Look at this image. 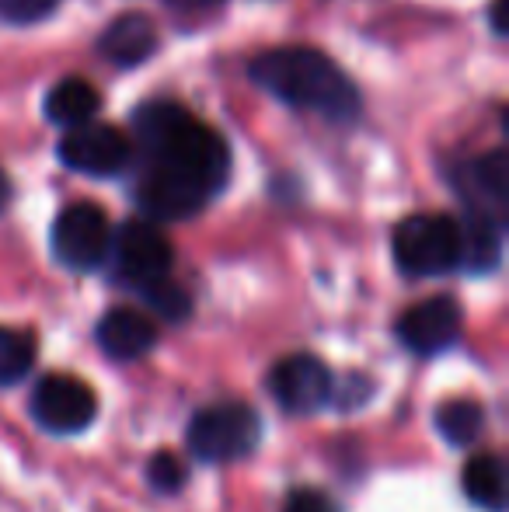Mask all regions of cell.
Instances as JSON below:
<instances>
[{"mask_svg": "<svg viewBox=\"0 0 509 512\" xmlns=\"http://www.w3.org/2000/svg\"><path fill=\"white\" fill-rule=\"evenodd\" d=\"M140 147L136 203L150 220H185L199 213L227 182L231 154L217 129L178 102H147L133 112Z\"/></svg>", "mask_w": 509, "mask_h": 512, "instance_id": "6da1fadb", "label": "cell"}, {"mask_svg": "<svg viewBox=\"0 0 509 512\" xmlns=\"http://www.w3.org/2000/svg\"><path fill=\"white\" fill-rule=\"evenodd\" d=\"M248 77L283 105L300 112H318L332 122H349L360 115V91L353 77L321 49L279 46L255 56Z\"/></svg>", "mask_w": 509, "mask_h": 512, "instance_id": "7a4b0ae2", "label": "cell"}, {"mask_svg": "<svg viewBox=\"0 0 509 512\" xmlns=\"http://www.w3.org/2000/svg\"><path fill=\"white\" fill-rule=\"evenodd\" d=\"M394 262L405 276H443L461 269V223L447 213H415L394 227Z\"/></svg>", "mask_w": 509, "mask_h": 512, "instance_id": "3957f363", "label": "cell"}, {"mask_svg": "<svg viewBox=\"0 0 509 512\" xmlns=\"http://www.w3.org/2000/svg\"><path fill=\"white\" fill-rule=\"evenodd\" d=\"M262 422L241 401H224L196 411L189 422V450L206 464H231L255 453Z\"/></svg>", "mask_w": 509, "mask_h": 512, "instance_id": "277c9868", "label": "cell"}, {"mask_svg": "<svg viewBox=\"0 0 509 512\" xmlns=\"http://www.w3.org/2000/svg\"><path fill=\"white\" fill-rule=\"evenodd\" d=\"M112 251V223L91 203L67 206L53 223V255L74 272H95Z\"/></svg>", "mask_w": 509, "mask_h": 512, "instance_id": "5b68a950", "label": "cell"}, {"mask_svg": "<svg viewBox=\"0 0 509 512\" xmlns=\"http://www.w3.org/2000/svg\"><path fill=\"white\" fill-rule=\"evenodd\" d=\"M60 161L67 164L77 175L91 178H112L123 175L133 164V140L116 126H105V122H84L63 133L60 140Z\"/></svg>", "mask_w": 509, "mask_h": 512, "instance_id": "8992f818", "label": "cell"}, {"mask_svg": "<svg viewBox=\"0 0 509 512\" xmlns=\"http://www.w3.org/2000/svg\"><path fill=\"white\" fill-rule=\"evenodd\" d=\"M98 415V398L84 380L70 373H49L32 391V418L56 436H77Z\"/></svg>", "mask_w": 509, "mask_h": 512, "instance_id": "52a82bcc", "label": "cell"}, {"mask_svg": "<svg viewBox=\"0 0 509 512\" xmlns=\"http://www.w3.org/2000/svg\"><path fill=\"white\" fill-rule=\"evenodd\" d=\"M112 255H116L119 276H123L136 293L161 283V279H168L171 262H175L171 241L150 220L123 223L119 234L112 237Z\"/></svg>", "mask_w": 509, "mask_h": 512, "instance_id": "ba28073f", "label": "cell"}, {"mask_svg": "<svg viewBox=\"0 0 509 512\" xmlns=\"http://www.w3.org/2000/svg\"><path fill=\"white\" fill-rule=\"evenodd\" d=\"M332 384L335 380L328 366L307 352L279 359L269 373V394L290 415H311V411L325 408L332 398Z\"/></svg>", "mask_w": 509, "mask_h": 512, "instance_id": "9c48e42d", "label": "cell"}, {"mask_svg": "<svg viewBox=\"0 0 509 512\" xmlns=\"http://www.w3.org/2000/svg\"><path fill=\"white\" fill-rule=\"evenodd\" d=\"M464 310L454 297L440 293V297H429L422 304L408 307L398 317L394 331H398L401 345L412 349L415 356H436V352L450 349V345L461 338Z\"/></svg>", "mask_w": 509, "mask_h": 512, "instance_id": "30bf717a", "label": "cell"}, {"mask_svg": "<svg viewBox=\"0 0 509 512\" xmlns=\"http://www.w3.org/2000/svg\"><path fill=\"white\" fill-rule=\"evenodd\" d=\"M506 154L503 150H489V154L475 157L468 168L461 171V196L468 203V213H482L492 220L506 223Z\"/></svg>", "mask_w": 509, "mask_h": 512, "instance_id": "8fae6325", "label": "cell"}, {"mask_svg": "<svg viewBox=\"0 0 509 512\" xmlns=\"http://www.w3.org/2000/svg\"><path fill=\"white\" fill-rule=\"evenodd\" d=\"M98 345H102L105 356L129 363V359L147 356L157 345V324L150 314L133 307H116L98 321Z\"/></svg>", "mask_w": 509, "mask_h": 512, "instance_id": "7c38bea8", "label": "cell"}, {"mask_svg": "<svg viewBox=\"0 0 509 512\" xmlns=\"http://www.w3.org/2000/svg\"><path fill=\"white\" fill-rule=\"evenodd\" d=\"M98 53L123 70L140 67L143 60H150V56L157 53L154 21L140 11L119 14L116 21H109V28H105L102 39H98Z\"/></svg>", "mask_w": 509, "mask_h": 512, "instance_id": "4fadbf2b", "label": "cell"}, {"mask_svg": "<svg viewBox=\"0 0 509 512\" xmlns=\"http://www.w3.org/2000/svg\"><path fill=\"white\" fill-rule=\"evenodd\" d=\"M46 119L53 126H63V129H74V126H84L91 122L98 112H102V95L91 81L84 77H63L60 84H53L46 95Z\"/></svg>", "mask_w": 509, "mask_h": 512, "instance_id": "5bb4252c", "label": "cell"}, {"mask_svg": "<svg viewBox=\"0 0 509 512\" xmlns=\"http://www.w3.org/2000/svg\"><path fill=\"white\" fill-rule=\"evenodd\" d=\"M461 223V269L492 272L503 258V223L482 213H464Z\"/></svg>", "mask_w": 509, "mask_h": 512, "instance_id": "9a60e30c", "label": "cell"}, {"mask_svg": "<svg viewBox=\"0 0 509 512\" xmlns=\"http://www.w3.org/2000/svg\"><path fill=\"white\" fill-rule=\"evenodd\" d=\"M464 492L485 512H506V467L499 453H478L464 467Z\"/></svg>", "mask_w": 509, "mask_h": 512, "instance_id": "2e32d148", "label": "cell"}, {"mask_svg": "<svg viewBox=\"0 0 509 512\" xmlns=\"http://www.w3.org/2000/svg\"><path fill=\"white\" fill-rule=\"evenodd\" d=\"M436 429H440V436L447 439L450 446H468L482 436L485 408L468 398L443 401V405L436 408Z\"/></svg>", "mask_w": 509, "mask_h": 512, "instance_id": "e0dca14e", "label": "cell"}, {"mask_svg": "<svg viewBox=\"0 0 509 512\" xmlns=\"http://www.w3.org/2000/svg\"><path fill=\"white\" fill-rule=\"evenodd\" d=\"M35 363V342L28 331H14L0 324V387L18 384Z\"/></svg>", "mask_w": 509, "mask_h": 512, "instance_id": "ac0fdd59", "label": "cell"}, {"mask_svg": "<svg viewBox=\"0 0 509 512\" xmlns=\"http://www.w3.org/2000/svg\"><path fill=\"white\" fill-rule=\"evenodd\" d=\"M147 481L161 495H175V492H182V485L189 481V467H185V460L178 457V453L157 450L147 464Z\"/></svg>", "mask_w": 509, "mask_h": 512, "instance_id": "d6986e66", "label": "cell"}, {"mask_svg": "<svg viewBox=\"0 0 509 512\" xmlns=\"http://www.w3.org/2000/svg\"><path fill=\"white\" fill-rule=\"evenodd\" d=\"M140 297L147 300L161 317H168V321H182V317H189V310H192L189 293H185L178 283H171V276L154 286H147V290H140Z\"/></svg>", "mask_w": 509, "mask_h": 512, "instance_id": "ffe728a7", "label": "cell"}, {"mask_svg": "<svg viewBox=\"0 0 509 512\" xmlns=\"http://www.w3.org/2000/svg\"><path fill=\"white\" fill-rule=\"evenodd\" d=\"M60 0H0V18L11 25H35V21L49 18Z\"/></svg>", "mask_w": 509, "mask_h": 512, "instance_id": "44dd1931", "label": "cell"}, {"mask_svg": "<svg viewBox=\"0 0 509 512\" xmlns=\"http://www.w3.org/2000/svg\"><path fill=\"white\" fill-rule=\"evenodd\" d=\"M283 512H339V506L332 502V495L318 492V488H297L286 499Z\"/></svg>", "mask_w": 509, "mask_h": 512, "instance_id": "7402d4cb", "label": "cell"}, {"mask_svg": "<svg viewBox=\"0 0 509 512\" xmlns=\"http://www.w3.org/2000/svg\"><path fill=\"white\" fill-rule=\"evenodd\" d=\"M506 0H496V4H492V32L496 35H506L509 28H506Z\"/></svg>", "mask_w": 509, "mask_h": 512, "instance_id": "603a6c76", "label": "cell"}, {"mask_svg": "<svg viewBox=\"0 0 509 512\" xmlns=\"http://www.w3.org/2000/svg\"><path fill=\"white\" fill-rule=\"evenodd\" d=\"M7 196H11V185H7L4 171H0V209H4V206H7Z\"/></svg>", "mask_w": 509, "mask_h": 512, "instance_id": "cb8c5ba5", "label": "cell"}, {"mask_svg": "<svg viewBox=\"0 0 509 512\" xmlns=\"http://www.w3.org/2000/svg\"><path fill=\"white\" fill-rule=\"evenodd\" d=\"M175 4H213V0H175Z\"/></svg>", "mask_w": 509, "mask_h": 512, "instance_id": "d4e9b609", "label": "cell"}]
</instances>
